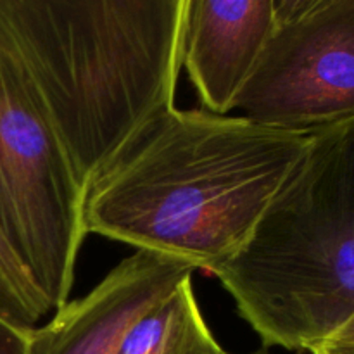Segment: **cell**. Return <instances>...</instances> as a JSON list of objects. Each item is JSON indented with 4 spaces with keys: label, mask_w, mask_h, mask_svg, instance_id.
<instances>
[{
    "label": "cell",
    "mask_w": 354,
    "mask_h": 354,
    "mask_svg": "<svg viewBox=\"0 0 354 354\" xmlns=\"http://www.w3.org/2000/svg\"><path fill=\"white\" fill-rule=\"evenodd\" d=\"M313 133L173 107L86 187L85 234L213 275L241 251Z\"/></svg>",
    "instance_id": "obj_1"
},
{
    "label": "cell",
    "mask_w": 354,
    "mask_h": 354,
    "mask_svg": "<svg viewBox=\"0 0 354 354\" xmlns=\"http://www.w3.org/2000/svg\"><path fill=\"white\" fill-rule=\"evenodd\" d=\"M185 0H0L19 59L83 190L175 107Z\"/></svg>",
    "instance_id": "obj_2"
},
{
    "label": "cell",
    "mask_w": 354,
    "mask_h": 354,
    "mask_svg": "<svg viewBox=\"0 0 354 354\" xmlns=\"http://www.w3.org/2000/svg\"><path fill=\"white\" fill-rule=\"evenodd\" d=\"M265 348L313 351L354 317V118L317 130L213 273Z\"/></svg>",
    "instance_id": "obj_3"
},
{
    "label": "cell",
    "mask_w": 354,
    "mask_h": 354,
    "mask_svg": "<svg viewBox=\"0 0 354 354\" xmlns=\"http://www.w3.org/2000/svg\"><path fill=\"white\" fill-rule=\"evenodd\" d=\"M83 196L33 83L0 33V230L50 306L69 301Z\"/></svg>",
    "instance_id": "obj_4"
},
{
    "label": "cell",
    "mask_w": 354,
    "mask_h": 354,
    "mask_svg": "<svg viewBox=\"0 0 354 354\" xmlns=\"http://www.w3.org/2000/svg\"><path fill=\"white\" fill-rule=\"evenodd\" d=\"M280 23L234 111L280 130L354 118V0H277Z\"/></svg>",
    "instance_id": "obj_5"
},
{
    "label": "cell",
    "mask_w": 354,
    "mask_h": 354,
    "mask_svg": "<svg viewBox=\"0 0 354 354\" xmlns=\"http://www.w3.org/2000/svg\"><path fill=\"white\" fill-rule=\"evenodd\" d=\"M194 272L183 259L135 251L88 294L33 328L28 354H116L128 328Z\"/></svg>",
    "instance_id": "obj_6"
},
{
    "label": "cell",
    "mask_w": 354,
    "mask_h": 354,
    "mask_svg": "<svg viewBox=\"0 0 354 354\" xmlns=\"http://www.w3.org/2000/svg\"><path fill=\"white\" fill-rule=\"evenodd\" d=\"M279 23L277 0H185L182 68L204 111H234Z\"/></svg>",
    "instance_id": "obj_7"
},
{
    "label": "cell",
    "mask_w": 354,
    "mask_h": 354,
    "mask_svg": "<svg viewBox=\"0 0 354 354\" xmlns=\"http://www.w3.org/2000/svg\"><path fill=\"white\" fill-rule=\"evenodd\" d=\"M116 354H228L207 327L187 279L149 308L124 334Z\"/></svg>",
    "instance_id": "obj_8"
},
{
    "label": "cell",
    "mask_w": 354,
    "mask_h": 354,
    "mask_svg": "<svg viewBox=\"0 0 354 354\" xmlns=\"http://www.w3.org/2000/svg\"><path fill=\"white\" fill-rule=\"evenodd\" d=\"M0 317L26 330L40 327L52 310L0 230Z\"/></svg>",
    "instance_id": "obj_9"
},
{
    "label": "cell",
    "mask_w": 354,
    "mask_h": 354,
    "mask_svg": "<svg viewBox=\"0 0 354 354\" xmlns=\"http://www.w3.org/2000/svg\"><path fill=\"white\" fill-rule=\"evenodd\" d=\"M31 330L19 328L0 317V354H28Z\"/></svg>",
    "instance_id": "obj_10"
},
{
    "label": "cell",
    "mask_w": 354,
    "mask_h": 354,
    "mask_svg": "<svg viewBox=\"0 0 354 354\" xmlns=\"http://www.w3.org/2000/svg\"><path fill=\"white\" fill-rule=\"evenodd\" d=\"M322 346H327V348H351L354 349V317L348 324L342 325L327 342H324ZM320 346V348H322Z\"/></svg>",
    "instance_id": "obj_11"
},
{
    "label": "cell",
    "mask_w": 354,
    "mask_h": 354,
    "mask_svg": "<svg viewBox=\"0 0 354 354\" xmlns=\"http://www.w3.org/2000/svg\"><path fill=\"white\" fill-rule=\"evenodd\" d=\"M322 348L328 349V351H332L334 354H354V349L351 348H327V346H322Z\"/></svg>",
    "instance_id": "obj_12"
},
{
    "label": "cell",
    "mask_w": 354,
    "mask_h": 354,
    "mask_svg": "<svg viewBox=\"0 0 354 354\" xmlns=\"http://www.w3.org/2000/svg\"><path fill=\"white\" fill-rule=\"evenodd\" d=\"M311 354H334V353L328 351V349H325V348H317L311 351Z\"/></svg>",
    "instance_id": "obj_13"
},
{
    "label": "cell",
    "mask_w": 354,
    "mask_h": 354,
    "mask_svg": "<svg viewBox=\"0 0 354 354\" xmlns=\"http://www.w3.org/2000/svg\"><path fill=\"white\" fill-rule=\"evenodd\" d=\"M252 354H268V353H265V351H261V353H259V351H258V353H252ZM297 354H301V353H297Z\"/></svg>",
    "instance_id": "obj_14"
}]
</instances>
